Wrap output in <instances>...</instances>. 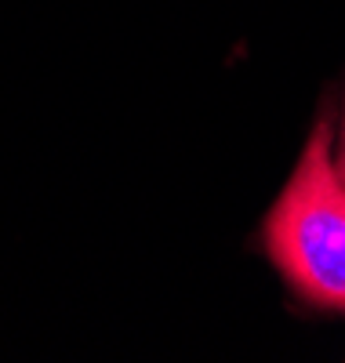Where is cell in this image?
Here are the masks:
<instances>
[{"mask_svg": "<svg viewBox=\"0 0 345 363\" xmlns=\"http://www.w3.org/2000/svg\"><path fill=\"white\" fill-rule=\"evenodd\" d=\"M338 174H341V182H345V135H341V157H338Z\"/></svg>", "mask_w": 345, "mask_h": 363, "instance_id": "2", "label": "cell"}, {"mask_svg": "<svg viewBox=\"0 0 345 363\" xmlns=\"http://www.w3.org/2000/svg\"><path fill=\"white\" fill-rule=\"evenodd\" d=\"M265 251L305 301L345 313V182L331 164L327 120H317L295 178L269 211Z\"/></svg>", "mask_w": 345, "mask_h": 363, "instance_id": "1", "label": "cell"}]
</instances>
